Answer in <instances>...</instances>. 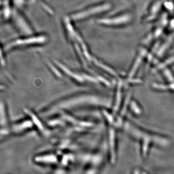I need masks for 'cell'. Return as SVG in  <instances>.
<instances>
[{
    "label": "cell",
    "mask_w": 174,
    "mask_h": 174,
    "mask_svg": "<svg viewBox=\"0 0 174 174\" xmlns=\"http://www.w3.org/2000/svg\"><path fill=\"white\" fill-rule=\"evenodd\" d=\"M83 78H84L87 80L91 81V82H95V83H97V82H98V80H97L96 79L93 78L92 76H90V75H83Z\"/></svg>",
    "instance_id": "obj_7"
},
{
    "label": "cell",
    "mask_w": 174,
    "mask_h": 174,
    "mask_svg": "<svg viewBox=\"0 0 174 174\" xmlns=\"http://www.w3.org/2000/svg\"><path fill=\"white\" fill-rule=\"evenodd\" d=\"M98 80L103 82V83L107 85V86H110V83H109V82H108L107 80H106V79H103L102 76H98Z\"/></svg>",
    "instance_id": "obj_8"
},
{
    "label": "cell",
    "mask_w": 174,
    "mask_h": 174,
    "mask_svg": "<svg viewBox=\"0 0 174 174\" xmlns=\"http://www.w3.org/2000/svg\"><path fill=\"white\" fill-rule=\"evenodd\" d=\"M4 88L2 86H0V90H1V89H3Z\"/></svg>",
    "instance_id": "obj_9"
},
{
    "label": "cell",
    "mask_w": 174,
    "mask_h": 174,
    "mask_svg": "<svg viewBox=\"0 0 174 174\" xmlns=\"http://www.w3.org/2000/svg\"><path fill=\"white\" fill-rule=\"evenodd\" d=\"M47 38L44 35H33L21 38L16 40L10 43L6 47V51L11 50L16 47H23L30 46L33 45H39L45 43L47 42Z\"/></svg>",
    "instance_id": "obj_2"
},
{
    "label": "cell",
    "mask_w": 174,
    "mask_h": 174,
    "mask_svg": "<svg viewBox=\"0 0 174 174\" xmlns=\"http://www.w3.org/2000/svg\"><path fill=\"white\" fill-rule=\"evenodd\" d=\"M92 61H93V63L97 65V67H99L103 69V70H105V71H107L108 73H110V74L112 75H116V73L114 72V71L112 69H111L110 68L108 67H107L106 65H104V64H103L101 63H100V62L97 60L95 58H92Z\"/></svg>",
    "instance_id": "obj_6"
},
{
    "label": "cell",
    "mask_w": 174,
    "mask_h": 174,
    "mask_svg": "<svg viewBox=\"0 0 174 174\" xmlns=\"http://www.w3.org/2000/svg\"><path fill=\"white\" fill-rule=\"evenodd\" d=\"M127 16H121L119 17H113L112 18H104L99 21V22L102 25L107 26H117L124 24L123 23L129 20Z\"/></svg>",
    "instance_id": "obj_3"
},
{
    "label": "cell",
    "mask_w": 174,
    "mask_h": 174,
    "mask_svg": "<svg viewBox=\"0 0 174 174\" xmlns=\"http://www.w3.org/2000/svg\"><path fill=\"white\" fill-rule=\"evenodd\" d=\"M110 6L108 3H99L73 14L71 18L75 21L84 20L104 12Z\"/></svg>",
    "instance_id": "obj_1"
},
{
    "label": "cell",
    "mask_w": 174,
    "mask_h": 174,
    "mask_svg": "<svg viewBox=\"0 0 174 174\" xmlns=\"http://www.w3.org/2000/svg\"><path fill=\"white\" fill-rule=\"evenodd\" d=\"M25 112L30 116V118H32L33 122H34V123H35V124L36 125V126L38 127V129L41 131H43L44 130V126L42 125L39 119H38L37 117L34 115V114H33L32 112H30L28 109H25Z\"/></svg>",
    "instance_id": "obj_5"
},
{
    "label": "cell",
    "mask_w": 174,
    "mask_h": 174,
    "mask_svg": "<svg viewBox=\"0 0 174 174\" xmlns=\"http://www.w3.org/2000/svg\"><path fill=\"white\" fill-rule=\"evenodd\" d=\"M56 64L57 65H58L59 67H60L61 69L63 70V72L66 73L67 75L71 76V77H72L73 79H75L77 81H79V82H83L84 80H83V77L80 76V75H78L75 74V73L71 72L66 67H64V65L61 64V63H56Z\"/></svg>",
    "instance_id": "obj_4"
}]
</instances>
